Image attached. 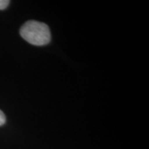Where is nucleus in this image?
Wrapping results in <instances>:
<instances>
[{
  "instance_id": "obj_1",
  "label": "nucleus",
  "mask_w": 149,
  "mask_h": 149,
  "mask_svg": "<svg viewBox=\"0 0 149 149\" xmlns=\"http://www.w3.org/2000/svg\"><path fill=\"white\" fill-rule=\"evenodd\" d=\"M21 37L34 46H45L51 41V32L47 24L37 21H28L20 28Z\"/></svg>"
},
{
  "instance_id": "obj_2",
  "label": "nucleus",
  "mask_w": 149,
  "mask_h": 149,
  "mask_svg": "<svg viewBox=\"0 0 149 149\" xmlns=\"http://www.w3.org/2000/svg\"><path fill=\"white\" fill-rule=\"evenodd\" d=\"M9 3L10 2L8 0H0V10H3L7 8Z\"/></svg>"
},
{
  "instance_id": "obj_3",
  "label": "nucleus",
  "mask_w": 149,
  "mask_h": 149,
  "mask_svg": "<svg viewBox=\"0 0 149 149\" xmlns=\"http://www.w3.org/2000/svg\"><path fill=\"white\" fill-rule=\"evenodd\" d=\"M6 122V117L5 114L3 113V112L0 110V126L3 125Z\"/></svg>"
}]
</instances>
